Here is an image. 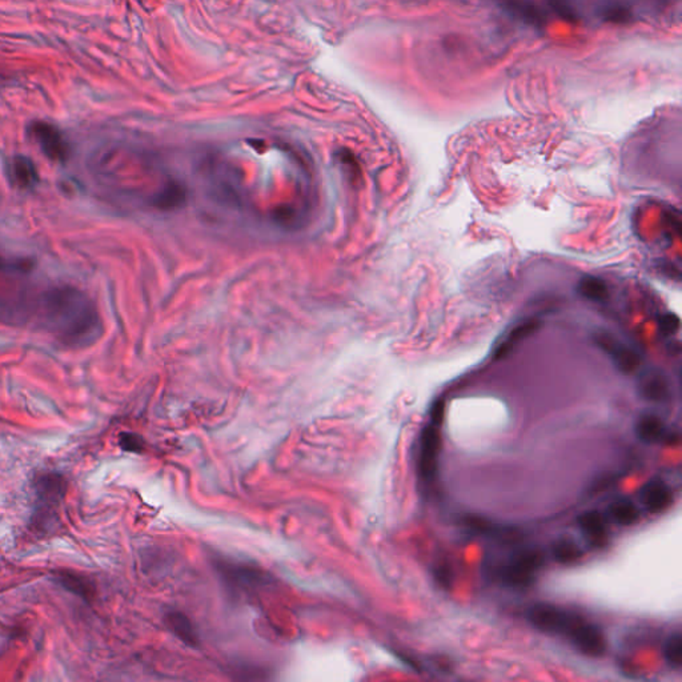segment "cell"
I'll return each mask as SVG.
<instances>
[{"label":"cell","mask_w":682,"mask_h":682,"mask_svg":"<svg viewBox=\"0 0 682 682\" xmlns=\"http://www.w3.org/2000/svg\"><path fill=\"white\" fill-rule=\"evenodd\" d=\"M55 579L58 581L59 584L67 589L68 592H71L73 595H79V597H83V598H88L91 597V592H92V588H91V584L89 581L84 577V576H80V574H76L73 572H67V570H63L58 573L55 576Z\"/></svg>","instance_id":"obj_17"},{"label":"cell","mask_w":682,"mask_h":682,"mask_svg":"<svg viewBox=\"0 0 682 682\" xmlns=\"http://www.w3.org/2000/svg\"><path fill=\"white\" fill-rule=\"evenodd\" d=\"M509 7L510 10H513L514 13L520 15L523 17L524 20H528L531 23H542V16L540 14L538 8L535 7V4H531L528 1H524V0H509Z\"/></svg>","instance_id":"obj_20"},{"label":"cell","mask_w":682,"mask_h":682,"mask_svg":"<svg viewBox=\"0 0 682 682\" xmlns=\"http://www.w3.org/2000/svg\"><path fill=\"white\" fill-rule=\"evenodd\" d=\"M544 564V557L536 549H521L512 553L497 568L496 576L504 585L524 589L533 584L538 569Z\"/></svg>","instance_id":"obj_2"},{"label":"cell","mask_w":682,"mask_h":682,"mask_svg":"<svg viewBox=\"0 0 682 682\" xmlns=\"http://www.w3.org/2000/svg\"><path fill=\"white\" fill-rule=\"evenodd\" d=\"M637 390L644 400L655 404L668 401L672 396V385L668 376L658 369H648L642 372L639 375Z\"/></svg>","instance_id":"obj_7"},{"label":"cell","mask_w":682,"mask_h":682,"mask_svg":"<svg viewBox=\"0 0 682 682\" xmlns=\"http://www.w3.org/2000/svg\"><path fill=\"white\" fill-rule=\"evenodd\" d=\"M660 328L664 334H676L680 328V319L674 313H665L660 319Z\"/></svg>","instance_id":"obj_23"},{"label":"cell","mask_w":682,"mask_h":682,"mask_svg":"<svg viewBox=\"0 0 682 682\" xmlns=\"http://www.w3.org/2000/svg\"><path fill=\"white\" fill-rule=\"evenodd\" d=\"M639 501L649 512L658 513L668 508L672 503V492L661 480L648 481L639 491Z\"/></svg>","instance_id":"obj_9"},{"label":"cell","mask_w":682,"mask_h":682,"mask_svg":"<svg viewBox=\"0 0 682 682\" xmlns=\"http://www.w3.org/2000/svg\"><path fill=\"white\" fill-rule=\"evenodd\" d=\"M10 175L13 183L20 189H32L36 187L40 179L34 161L23 155H17L11 160Z\"/></svg>","instance_id":"obj_10"},{"label":"cell","mask_w":682,"mask_h":682,"mask_svg":"<svg viewBox=\"0 0 682 682\" xmlns=\"http://www.w3.org/2000/svg\"><path fill=\"white\" fill-rule=\"evenodd\" d=\"M608 516L614 523L628 526L639 520V510L633 501L628 498H618L610 503L608 507Z\"/></svg>","instance_id":"obj_15"},{"label":"cell","mask_w":682,"mask_h":682,"mask_svg":"<svg viewBox=\"0 0 682 682\" xmlns=\"http://www.w3.org/2000/svg\"><path fill=\"white\" fill-rule=\"evenodd\" d=\"M435 577L437 582L443 588H450L452 585V580H453V573L450 572V565L448 564H440V565L436 566Z\"/></svg>","instance_id":"obj_24"},{"label":"cell","mask_w":682,"mask_h":682,"mask_svg":"<svg viewBox=\"0 0 682 682\" xmlns=\"http://www.w3.org/2000/svg\"><path fill=\"white\" fill-rule=\"evenodd\" d=\"M444 409H445L444 401L437 400L431 408V424H433L436 427H440V424L443 422V419H444Z\"/></svg>","instance_id":"obj_26"},{"label":"cell","mask_w":682,"mask_h":682,"mask_svg":"<svg viewBox=\"0 0 682 682\" xmlns=\"http://www.w3.org/2000/svg\"><path fill=\"white\" fill-rule=\"evenodd\" d=\"M23 264H15V262L7 260L4 256L0 255V271H11L15 268H22Z\"/></svg>","instance_id":"obj_27"},{"label":"cell","mask_w":682,"mask_h":682,"mask_svg":"<svg viewBox=\"0 0 682 682\" xmlns=\"http://www.w3.org/2000/svg\"><path fill=\"white\" fill-rule=\"evenodd\" d=\"M600 15L604 20L613 22V23H625L630 19V11L620 4H613V6H605L600 10Z\"/></svg>","instance_id":"obj_21"},{"label":"cell","mask_w":682,"mask_h":682,"mask_svg":"<svg viewBox=\"0 0 682 682\" xmlns=\"http://www.w3.org/2000/svg\"><path fill=\"white\" fill-rule=\"evenodd\" d=\"M551 554L558 564H574L582 557V551L577 542L570 538H560L551 547Z\"/></svg>","instance_id":"obj_16"},{"label":"cell","mask_w":682,"mask_h":682,"mask_svg":"<svg viewBox=\"0 0 682 682\" xmlns=\"http://www.w3.org/2000/svg\"><path fill=\"white\" fill-rule=\"evenodd\" d=\"M526 618L536 629L544 633L566 637H569L572 630L582 620L580 616L572 611L547 604L533 605L528 610Z\"/></svg>","instance_id":"obj_3"},{"label":"cell","mask_w":682,"mask_h":682,"mask_svg":"<svg viewBox=\"0 0 682 682\" xmlns=\"http://www.w3.org/2000/svg\"><path fill=\"white\" fill-rule=\"evenodd\" d=\"M664 657L672 668H681L682 636L680 633L672 635L664 646Z\"/></svg>","instance_id":"obj_19"},{"label":"cell","mask_w":682,"mask_h":682,"mask_svg":"<svg viewBox=\"0 0 682 682\" xmlns=\"http://www.w3.org/2000/svg\"><path fill=\"white\" fill-rule=\"evenodd\" d=\"M551 6L553 10L560 15L563 19L566 20H574V11L570 6H568L564 0H551Z\"/></svg>","instance_id":"obj_25"},{"label":"cell","mask_w":682,"mask_h":682,"mask_svg":"<svg viewBox=\"0 0 682 682\" xmlns=\"http://www.w3.org/2000/svg\"><path fill=\"white\" fill-rule=\"evenodd\" d=\"M595 343L598 346V348L602 349L610 359L616 368L624 373V375H632L637 372L641 365H642V357L636 349L626 346L621 340H618L614 334L607 332V331H598L595 332Z\"/></svg>","instance_id":"obj_4"},{"label":"cell","mask_w":682,"mask_h":682,"mask_svg":"<svg viewBox=\"0 0 682 682\" xmlns=\"http://www.w3.org/2000/svg\"><path fill=\"white\" fill-rule=\"evenodd\" d=\"M29 132L47 159L55 163H66L70 159V145L55 126L47 121H34Z\"/></svg>","instance_id":"obj_5"},{"label":"cell","mask_w":682,"mask_h":682,"mask_svg":"<svg viewBox=\"0 0 682 682\" xmlns=\"http://www.w3.org/2000/svg\"><path fill=\"white\" fill-rule=\"evenodd\" d=\"M540 324H541L540 320L528 319L513 327L500 341V344H497V347L494 349V359H504L505 356H508L512 349L514 348V346L525 337H528L529 334H533L540 327Z\"/></svg>","instance_id":"obj_11"},{"label":"cell","mask_w":682,"mask_h":682,"mask_svg":"<svg viewBox=\"0 0 682 682\" xmlns=\"http://www.w3.org/2000/svg\"><path fill=\"white\" fill-rule=\"evenodd\" d=\"M119 445L121 450H126V452H132V453H139L144 448V443H143L142 437L135 435V433H128V432H124V433L119 436Z\"/></svg>","instance_id":"obj_22"},{"label":"cell","mask_w":682,"mask_h":682,"mask_svg":"<svg viewBox=\"0 0 682 682\" xmlns=\"http://www.w3.org/2000/svg\"><path fill=\"white\" fill-rule=\"evenodd\" d=\"M44 329L60 344L71 348H86L103 334L101 312L84 290L71 286L47 290L42 299Z\"/></svg>","instance_id":"obj_1"},{"label":"cell","mask_w":682,"mask_h":682,"mask_svg":"<svg viewBox=\"0 0 682 682\" xmlns=\"http://www.w3.org/2000/svg\"><path fill=\"white\" fill-rule=\"evenodd\" d=\"M577 292L584 299L595 303L605 302L609 296L607 283L602 279L593 275H585L581 277L577 284Z\"/></svg>","instance_id":"obj_14"},{"label":"cell","mask_w":682,"mask_h":682,"mask_svg":"<svg viewBox=\"0 0 682 682\" xmlns=\"http://www.w3.org/2000/svg\"><path fill=\"white\" fill-rule=\"evenodd\" d=\"M168 624L174 629L175 635L180 639H183L188 645L196 644V633L193 626L189 623L188 618L180 613H172L168 617Z\"/></svg>","instance_id":"obj_18"},{"label":"cell","mask_w":682,"mask_h":682,"mask_svg":"<svg viewBox=\"0 0 682 682\" xmlns=\"http://www.w3.org/2000/svg\"><path fill=\"white\" fill-rule=\"evenodd\" d=\"M636 436L646 444H657L668 438L664 421L655 415L641 416L635 425Z\"/></svg>","instance_id":"obj_13"},{"label":"cell","mask_w":682,"mask_h":682,"mask_svg":"<svg viewBox=\"0 0 682 682\" xmlns=\"http://www.w3.org/2000/svg\"><path fill=\"white\" fill-rule=\"evenodd\" d=\"M577 524L582 533L593 544H602L607 541L608 526L605 516L598 510H589L579 516Z\"/></svg>","instance_id":"obj_12"},{"label":"cell","mask_w":682,"mask_h":682,"mask_svg":"<svg viewBox=\"0 0 682 682\" xmlns=\"http://www.w3.org/2000/svg\"><path fill=\"white\" fill-rule=\"evenodd\" d=\"M568 639L585 655L601 657L607 652V641L601 629L584 620L572 630Z\"/></svg>","instance_id":"obj_6"},{"label":"cell","mask_w":682,"mask_h":682,"mask_svg":"<svg viewBox=\"0 0 682 682\" xmlns=\"http://www.w3.org/2000/svg\"><path fill=\"white\" fill-rule=\"evenodd\" d=\"M438 427L429 424L424 428L420 437V454H419V470L424 480L433 479L437 470V456L440 448V435Z\"/></svg>","instance_id":"obj_8"}]
</instances>
